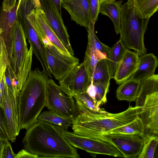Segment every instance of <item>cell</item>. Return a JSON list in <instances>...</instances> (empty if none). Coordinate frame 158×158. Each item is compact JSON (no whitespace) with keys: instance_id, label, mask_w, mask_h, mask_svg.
Listing matches in <instances>:
<instances>
[{"instance_id":"12","label":"cell","mask_w":158,"mask_h":158,"mask_svg":"<svg viewBox=\"0 0 158 158\" xmlns=\"http://www.w3.org/2000/svg\"><path fill=\"white\" fill-rule=\"evenodd\" d=\"M39 1L48 24L71 55L73 56L69 36L61 16L58 14L51 0Z\"/></svg>"},{"instance_id":"37","label":"cell","mask_w":158,"mask_h":158,"mask_svg":"<svg viewBox=\"0 0 158 158\" xmlns=\"http://www.w3.org/2000/svg\"><path fill=\"white\" fill-rule=\"evenodd\" d=\"M37 155L32 154L26 149H22L16 154L15 158H38Z\"/></svg>"},{"instance_id":"13","label":"cell","mask_w":158,"mask_h":158,"mask_svg":"<svg viewBox=\"0 0 158 158\" xmlns=\"http://www.w3.org/2000/svg\"><path fill=\"white\" fill-rule=\"evenodd\" d=\"M27 19L42 40L47 37L62 53L72 55L48 24L43 10L33 9L28 15Z\"/></svg>"},{"instance_id":"39","label":"cell","mask_w":158,"mask_h":158,"mask_svg":"<svg viewBox=\"0 0 158 158\" xmlns=\"http://www.w3.org/2000/svg\"><path fill=\"white\" fill-rule=\"evenodd\" d=\"M61 0H51L53 3L59 15L61 16Z\"/></svg>"},{"instance_id":"9","label":"cell","mask_w":158,"mask_h":158,"mask_svg":"<svg viewBox=\"0 0 158 158\" xmlns=\"http://www.w3.org/2000/svg\"><path fill=\"white\" fill-rule=\"evenodd\" d=\"M85 136L99 139L108 143L119 151L124 158L138 157L143 145V137L139 135L92 134Z\"/></svg>"},{"instance_id":"2","label":"cell","mask_w":158,"mask_h":158,"mask_svg":"<svg viewBox=\"0 0 158 158\" xmlns=\"http://www.w3.org/2000/svg\"><path fill=\"white\" fill-rule=\"evenodd\" d=\"M49 77L38 68L31 70L20 91L18 99L20 130H27L38 121L46 106V88Z\"/></svg>"},{"instance_id":"45","label":"cell","mask_w":158,"mask_h":158,"mask_svg":"<svg viewBox=\"0 0 158 158\" xmlns=\"http://www.w3.org/2000/svg\"><path fill=\"white\" fill-rule=\"evenodd\" d=\"M2 32V29L1 28H0V35L1 34Z\"/></svg>"},{"instance_id":"32","label":"cell","mask_w":158,"mask_h":158,"mask_svg":"<svg viewBox=\"0 0 158 158\" xmlns=\"http://www.w3.org/2000/svg\"><path fill=\"white\" fill-rule=\"evenodd\" d=\"M10 62L6 47L3 38L0 35V80L5 76L7 65Z\"/></svg>"},{"instance_id":"27","label":"cell","mask_w":158,"mask_h":158,"mask_svg":"<svg viewBox=\"0 0 158 158\" xmlns=\"http://www.w3.org/2000/svg\"><path fill=\"white\" fill-rule=\"evenodd\" d=\"M37 120L44 121L67 129L73 124L72 119L61 116L50 110L40 113L38 117Z\"/></svg>"},{"instance_id":"35","label":"cell","mask_w":158,"mask_h":158,"mask_svg":"<svg viewBox=\"0 0 158 158\" xmlns=\"http://www.w3.org/2000/svg\"><path fill=\"white\" fill-rule=\"evenodd\" d=\"M16 155L13 151L10 143L8 141L3 148L1 158H15Z\"/></svg>"},{"instance_id":"18","label":"cell","mask_w":158,"mask_h":158,"mask_svg":"<svg viewBox=\"0 0 158 158\" xmlns=\"http://www.w3.org/2000/svg\"><path fill=\"white\" fill-rule=\"evenodd\" d=\"M158 65V59L153 54L141 55L136 69L129 79L141 81L154 75Z\"/></svg>"},{"instance_id":"6","label":"cell","mask_w":158,"mask_h":158,"mask_svg":"<svg viewBox=\"0 0 158 158\" xmlns=\"http://www.w3.org/2000/svg\"><path fill=\"white\" fill-rule=\"evenodd\" d=\"M46 106L61 116L72 119L79 114L73 97L65 92L50 78L47 83Z\"/></svg>"},{"instance_id":"24","label":"cell","mask_w":158,"mask_h":158,"mask_svg":"<svg viewBox=\"0 0 158 158\" xmlns=\"http://www.w3.org/2000/svg\"><path fill=\"white\" fill-rule=\"evenodd\" d=\"M158 91V75L154 74L141 81L139 91L135 100V106L142 107L147 95Z\"/></svg>"},{"instance_id":"41","label":"cell","mask_w":158,"mask_h":158,"mask_svg":"<svg viewBox=\"0 0 158 158\" xmlns=\"http://www.w3.org/2000/svg\"><path fill=\"white\" fill-rule=\"evenodd\" d=\"M35 7L36 9L42 10L39 0H34Z\"/></svg>"},{"instance_id":"14","label":"cell","mask_w":158,"mask_h":158,"mask_svg":"<svg viewBox=\"0 0 158 158\" xmlns=\"http://www.w3.org/2000/svg\"><path fill=\"white\" fill-rule=\"evenodd\" d=\"M140 118L145 129L158 134V91L147 95L142 107Z\"/></svg>"},{"instance_id":"31","label":"cell","mask_w":158,"mask_h":158,"mask_svg":"<svg viewBox=\"0 0 158 158\" xmlns=\"http://www.w3.org/2000/svg\"><path fill=\"white\" fill-rule=\"evenodd\" d=\"M92 82L95 90V101L99 107L107 102L106 94L109 91L110 84Z\"/></svg>"},{"instance_id":"20","label":"cell","mask_w":158,"mask_h":158,"mask_svg":"<svg viewBox=\"0 0 158 158\" xmlns=\"http://www.w3.org/2000/svg\"><path fill=\"white\" fill-rule=\"evenodd\" d=\"M94 25L89 23L87 28L88 41L87 49L91 50L98 60L107 58L111 48L109 46L102 43L94 32Z\"/></svg>"},{"instance_id":"16","label":"cell","mask_w":158,"mask_h":158,"mask_svg":"<svg viewBox=\"0 0 158 158\" xmlns=\"http://www.w3.org/2000/svg\"><path fill=\"white\" fill-rule=\"evenodd\" d=\"M139 56L127 49L117 67L114 79L120 85L130 78L136 69Z\"/></svg>"},{"instance_id":"19","label":"cell","mask_w":158,"mask_h":158,"mask_svg":"<svg viewBox=\"0 0 158 158\" xmlns=\"http://www.w3.org/2000/svg\"><path fill=\"white\" fill-rule=\"evenodd\" d=\"M121 5L120 1L110 0L103 2L99 7V13L107 16L112 20L117 35L119 34L120 31Z\"/></svg>"},{"instance_id":"8","label":"cell","mask_w":158,"mask_h":158,"mask_svg":"<svg viewBox=\"0 0 158 158\" xmlns=\"http://www.w3.org/2000/svg\"><path fill=\"white\" fill-rule=\"evenodd\" d=\"M63 135L70 145L90 154H100L124 157V155L117 148L100 139L79 135L68 130L63 133Z\"/></svg>"},{"instance_id":"11","label":"cell","mask_w":158,"mask_h":158,"mask_svg":"<svg viewBox=\"0 0 158 158\" xmlns=\"http://www.w3.org/2000/svg\"><path fill=\"white\" fill-rule=\"evenodd\" d=\"M83 62L78 64L59 80L60 86L70 96L86 92L91 83Z\"/></svg>"},{"instance_id":"44","label":"cell","mask_w":158,"mask_h":158,"mask_svg":"<svg viewBox=\"0 0 158 158\" xmlns=\"http://www.w3.org/2000/svg\"><path fill=\"white\" fill-rule=\"evenodd\" d=\"M21 0H19V1H18V6H17V11L18 10V9H19V8L20 4V3L21 2Z\"/></svg>"},{"instance_id":"17","label":"cell","mask_w":158,"mask_h":158,"mask_svg":"<svg viewBox=\"0 0 158 158\" xmlns=\"http://www.w3.org/2000/svg\"><path fill=\"white\" fill-rule=\"evenodd\" d=\"M18 2L9 11L3 10L0 7V28L2 32L1 35L3 38L6 47L9 57L10 56L12 45V29L16 19L17 9Z\"/></svg>"},{"instance_id":"15","label":"cell","mask_w":158,"mask_h":158,"mask_svg":"<svg viewBox=\"0 0 158 158\" xmlns=\"http://www.w3.org/2000/svg\"><path fill=\"white\" fill-rule=\"evenodd\" d=\"M61 6L69 13L71 19L87 28L90 22L88 0H61Z\"/></svg>"},{"instance_id":"3","label":"cell","mask_w":158,"mask_h":158,"mask_svg":"<svg viewBox=\"0 0 158 158\" xmlns=\"http://www.w3.org/2000/svg\"><path fill=\"white\" fill-rule=\"evenodd\" d=\"M142 107L130 106L126 110L113 114L101 108L99 112L87 111L73 119V132L86 136L92 134H103L126 124L141 114Z\"/></svg>"},{"instance_id":"10","label":"cell","mask_w":158,"mask_h":158,"mask_svg":"<svg viewBox=\"0 0 158 158\" xmlns=\"http://www.w3.org/2000/svg\"><path fill=\"white\" fill-rule=\"evenodd\" d=\"M3 100V119L9 140L12 142L16 140L20 130L18 111V97L15 96L7 85L2 92Z\"/></svg>"},{"instance_id":"25","label":"cell","mask_w":158,"mask_h":158,"mask_svg":"<svg viewBox=\"0 0 158 158\" xmlns=\"http://www.w3.org/2000/svg\"><path fill=\"white\" fill-rule=\"evenodd\" d=\"M135 13L141 18L149 19L158 10V0H133Z\"/></svg>"},{"instance_id":"38","label":"cell","mask_w":158,"mask_h":158,"mask_svg":"<svg viewBox=\"0 0 158 158\" xmlns=\"http://www.w3.org/2000/svg\"><path fill=\"white\" fill-rule=\"evenodd\" d=\"M17 0H3L2 8L3 10L9 11L15 6Z\"/></svg>"},{"instance_id":"43","label":"cell","mask_w":158,"mask_h":158,"mask_svg":"<svg viewBox=\"0 0 158 158\" xmlns=\"http://www.w3.org/2000/svg\"><path fill=\"white\" fill-rule=\"evenodd\" d=\"M109 0H98L99 1V5L100 6V5L103 2L107 1Z\"/></svg>"},{"instance_id":"29","label":"cell","mask_w":158,"mask_h":158,"mask_svg":"<svg viewBox=\"0 0 158 158\" xmlns=\"http://www.w3.org/2000/svg\"><path fill=\"white\" fill-rule=\"evenodd\" d=\"M143 145L139 158H153L158 143L157 135L152 134H145L143 136Z\"/></svg>"},{"instance_id":"21","label":"cell","mask_w":158,"mask_h":158,"mask_svg":"<svg viewBox=\"0 0 158 158\" xmlns=\"http://www.w3.org/2000/svg\"><path fill=\"white\" fill-rule=\"evenodd\" d=\"M141 81L128 79L120 84L116 90L118 100L130 103L135 101L138 95Z\"/></svg>"},{"instance_id":"30","label":"cell","mask_w":158,"mask_h":158,"mask_svg":"<svg viewBox=\"0 0 158 158\" xmlns=\"http://www.w3.org/2000/svg\"><path fill=\"white\" fill-rule=\"evenodd\" d=\"M5 75L8 88L15 96L19 97L20 92L18 89V82L10 62L7 65Z\"/></svg>"},{"instance_id":"23","label":"cell","mask_w":158,"mask_h":158,"mask_svg":"<svg viewBox=\"0 0 158 158\" xmlns=\"http://www.w3.org/2000/svg\"><path fill=\"white\" fill-rule=\"evenodd\" d=\"M107 134L139 135L143 136L145 134V128L139 115L131 122L102 134Z\"/></svg>"},{"instance_id":"36","label":"cell","mask_w":158,"mask_h":158,"mask_svg":"<svg viewBox=\"0 0 158 158\" xmlns=\"http://www.w3.org/2000/svg\"><path fill=\"white\" fill-rule=\"evenodd\" d=\"M0 138L9 140L7 133L5 127L3 119L2 108L0 106Z\"/></svg>"},{"instance_id":"28","label":"cell","mask_w":158,"mask_h":158,"mask_svg":"<svg viewBox=\"0 0 158 158\" xmlns=\"http://www.w3.org/2000/svg\"><path fill=\"white\" fill-rule=\"evenodd\" d=\"M111 75L107 58L98 60L93 73L92 81L104 84H110Z\"/></svg>"},{"instance_id":"5","label":"cell","mask_w":158,"mask_h":158,"mask_svg":"<svg viewBox=\"0 0 158 158\" xmlns=\"http://www.w3.org/2000/svg\"><path fill=\"white\" fill-rule=\"evenodd\" d=\"M11 35L9 61L18 82V89L21 90L31 71L33 49L31 46L28 49L24 31L17 18L12 26Z\"/></svg>"},{"instance_id":"34","label":"cell","mask_w":158,"mask_h":158,"mask_svg":"<svg viewBox=\"0 0 158 158\" xmlns=\"http://www.w3.org/2000/svg\"><path fill=\"white\" fill-rule=\"evenodd\" d=\"M90 10V23L95 25L99 13L98 0H88Z\"/></svg>"},{"instance_id":"1","label":"cell","mask_w":158,"mask_h":158,"mask_svg":"<svg viewBox=\"0 0 158 158\" xmlns=\"http://www.w3.org/2000/svg\"><path fill=\"white\" fill-rule=\"evenodd\" d=\"M68 129L43 120H38L27 130L24 147L39 158H79L76 148L63 135Z\"/></svg>"},{"instance_id":"42","label":"cell","mask_w":158,"mask_h":158,"mask_svg":"<svg viewBox=\"0 0 158 158\" xmlns=\"http://www.w3.org/2000/svg\"><path fill=\"white\" fill-rule=\"evenodd\" d=\"M3 105V100L2 96V92L0 91V106L2 108Z\"/></svg>"},{"instance_id":"26","label":"cell","mask_w":158,"mask_h":158,"mask_svg":"<svg viewBox=\"0 0 158 158\" xmlns=\"http://www.w3.org/2000/svg\"><path fill=\"white\" fill-rule=\"evenodd\" d=\"M73 97L75 100L79 114L87 111L99 112L101 108L86 92L74 94Z\"/></svg>"},{"instance_id":"7","label":"cell","mask_w":158,"mask_h":158,"mask_svg":"<svg viewBox=\"0 0 158 158\" xmlns=\"http://www.w3.org/2000/svg\"><path fill=\"white\" fill-rule=\"evenodd\" d=\"M44 45L49 70L57 80L79 64L78 58L62 53L55 47L47 37L42 40Z\"/></svg>"},{"instance_id":"4","label":"cell","mask_w":158,"mask_h":158,"mask_svg":"<svg viewBox=\"0 0 158 158\" xmlns=\"http://www.w3.org/2000/svg\"><path fill=\"white\" fill-rule=\"evenodd\" d=\"M149 19L141 18L135 13L133 0L121 5L120 39L127 49H133L139 56L147 53L144 37Z\"/></svg>"},{"instance_id":"40","label":"cell","mask_w":158,"mask_h":158,"mask_svg":"<svg viewBox=\"0 0 158 158\" xmlns=\"http://www.w3.org/2000/svg\"><path fill=\"white\" fill-rule=\"evenodd\" d=\"M8 140L3 139L0 138V158L3 147Z\"/></svg>"},{"instance_id":"22","label":"cell","mask_w":158,"mask_h":158,"mask_svg":"<svg viewBox=\"0 0 158 158\" xmlns=\"http://www.w3.org/2000/svg\"><path fill=\"white\" fill-rule=\"evenodd\" d=\"M126 49L120 39L111 48L107 58L111 79L114 78L117 67Z\"/></svg>"},{"instance_id":"33","label":"cell","mask_w":158,"mask_h":158,"mask_svg":"<svg viewBox=\"0 0 158 158\" xmlns=\"http://www.w3.org/2000/svg\"><path fill=\"white\" fill-rule=\"evenodd\" d=\"M99 60L90 50L87 49L83 61L84 64L90 81H92L93 73L96 65Z\"/></svg>"}]
</instances>
